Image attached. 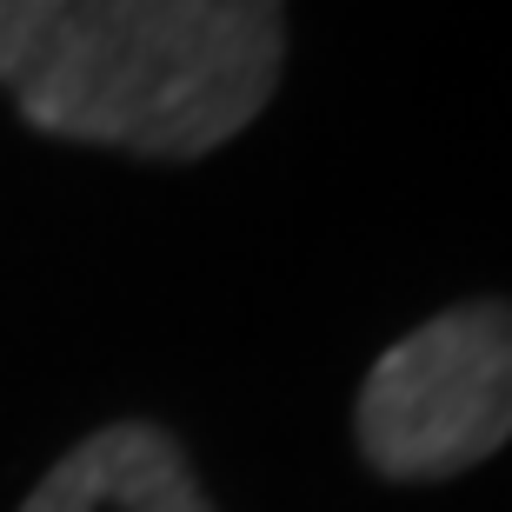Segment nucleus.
<instances>
[{"instance_id": "obj_1", "label": "nucleus", "mask_w": 512, "mask_h": 512, "mask_svg": "<svg viewBox=\"0 0 512 512\" xmlns=\"http://www.w3.org/2000/svg\"><path fill=\"white\" fill-rule=\"evenodd\" d=\"M286 67V0H0V87L80 147L200 160Z\"/></svg>"}, {"instance_id": "obj_2", "label": "nucleus", "mask_w": 512, "mask_h": 512, "mask_svg": "<svg viewBox=\"0 0 512 512\" xmlns=\"http://www.w3.org/2000/svg\"><path fill=\"white\" fill-rule=\"evenodd\" d=\"M360 453L380 479L473 473L512 439V306H446L373 360L353 406Z\"/></svg>"}, {"instance_id": "obj_3", "label": "nucleus", "mask_w": 512, "mask_h": 512, "mask_svg": "<svg viewBox=\"0 0 512 512\" xmlns=\"http://www.w3.org/2000/svg\"><path fill=\"white\" fill-rule=\"evenodd\" d=\"M20 512H213L187 453L153 419H114L60 453Z\"/></svg>"}]
</instances>
